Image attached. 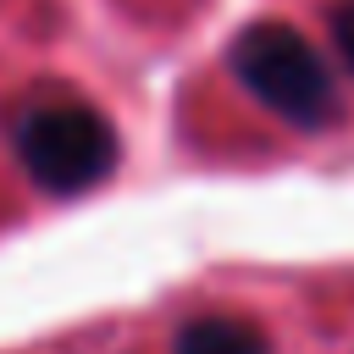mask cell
Wrapping results in <instances>:
<instances>
[{"label": "cell", "mask_w": 354, "mask_h": 354, "mask_svg": "<svg viewBox=\"0 0 354 354\" xmlns=\"http://www.w3.org/2000/svg\"><path fill=\"white\" fill-rule=\"evenodd\" d=\"M232 72H238V83L260 105H271L293 127H310L315 133L337 111V88H332L326 61L288 22H249L232 39Z\"/></svg>", "instance_id": "6da1fadb"}, {"label": "cell", "mask_w": 354, "mask_h": 354, "mask_svg": "<svg viewBox=\"0 0 354 354\" xmlns=\"http://www.w3.org/2000/svg\"><path fill=\"white\" fill-rule=\"evenodd\" d=\"M17 160L50 194H83L116 166L111 122L83 100H33L11 122Z\"/></svg>", "instance_id": "7a4b0ae2"}, {"label": "cell", "mask_w": 354, "mask_h": 354, "mask_svg": "<svg viewBox=\"0 0 354 354\" xmlns=\"http://www.w3.org/2000/svg\"><path fill=\"white\" fill-rule=\"evenodd\" d=\"M177 354H271L266 337L238 315H205L177 332Z\"/></svg>", "instance_id": "3957f363"}, {"label": "cell", "mask_w": 354, "mask_h": 354, "mask_svg": "<svg viewBox=\"0 0 354 354\" xmlns=\"http://www.w3.org/2000/svg\"><path fill=\"white\" fill-rule=\"evenodd\" d=\"M332 44H337V55L354 66V0H343V6L332 11Z\"/></svg>", "instance_id": "277c9868"}]
</instances>
